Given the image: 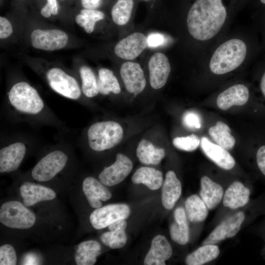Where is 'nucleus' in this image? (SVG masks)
Instances as JSON below:
<instances>
[{
	"instance_id": "nucleus-45",
	"label": "nucleus",
	"mask_w": 265,
	"mask_h": 265,
	"mask_svg": "<svg viewBox=\"0 0 265 265\" xmlns=\"http://www.w3.org/2000/svg\"><path fill=\"white\" fill-rule=\"evenodd\" d=\"M260 89L263 96L265 98V72L263 74L261 79Z\"/></svg>"
},
{
	"instance_id": "nucleus-14",
	"label": "nucleus",
	"mask_w": 265,
	"mask_h": 265,
	"mask_svg": "<svg viewBox=\"0 0 265 265\" xmlns=\"http://www.w3.org/2000/svg\"><path fill=\"white\" fill-rule=\"evenodd\" d=\"M245 217L244 212H240L222 221L206 238L203 245L214 244L227 238L234 237L240 230Z\"/></svg>"
},
{
	"instance_id": "nucleus-7",
	"label": "nucleus",
	"mask_w": 265,
	"mask_h": 265,
	"mask_svg": "<svg viewBox=\"0 0 265 265\" xmlns=\"http://www.w3.org/2000/svg\"><path fill=\"white\" fill-rule=\"evenodd\" d=\"M46 78L50 87L61 95L72 100L79 99L81 91L76 80L59 68L48 71Z\"/></svg>"
},
{
	"instance_id": "nucleus-35",
	"label": "nucleus",
	"mask_w": 265,
	"mask_h": 265,
	"mask_svg": "<svg viewBox=\"0 0 265 265\" xmlns=\"http://www.w3.org/2000/svg\"><path fill=\"white\" fill-rule=\"evenodd\" d=\"M125 230L119 229L104 233L101 236V240L111 248H122L126 244L127 240Z\"/></svg>"
},
{
	"instance_id": "nucleus-4",
	"label": "nucleus",
	"mask_w": 265,
	"mask_h": 265,
	"mask_svg": "<svg viewBox=\"0 0 265 265\" xmlns=\"http://www.w3.org/2000/svg\"><path fill=\"white\" fill-rule=\"evenodd\" d=\"M8 97L11 105L23 113L37 114L44 107V102L37 90L26 82L21 81L13 85Z\"/></svg>"
},
{
	"instance_id": "nucleus-15",
	"label": "nucleus",
	"mask_w": 265,
	"mask_h": 265,
	"mask_svg": "<svg viewBox=\"0 0 265 265\" xmlns=\"http://www.w3.org/2000/svg\"><path fill=\"white\" fill-rule=\"evenodd\" d=\"M26 153V147L21 142L11 143L0 149V172H11L20 166Z\"/></svg>"
},
{
	"instance_id": "nucleus-6",
	"label": "nucleus",
	"mask_w": 265,
	"mask_h": 265,
	"mask_svg": "<svg viewBox=\"0 0 265 265\" xmlns=\"http://www.w3.org/2000/svg\"><path fill=\"white\" fill-rule=\"evenodd\" d=\"M68 156L60 150L51 152L42 158L32 169V178L39 182L52 179L65 166Z\"/></svg>"
},
{
	"instance_id": "nucleus-9",
	"label": "nucleus",
	"mask_w": 265,
	"mask_h": 265,
	"mask_svg": "<svg viewBox=\"0 0 265 265\" xmlns=\"http://www.w3.org/2000/svg\"><path fill=\"white\" fill-rule=\"evenodd\" d=\"M32 46L44 51H56L63 48L68 41V36L64 31L56 29H36L31 34Z\"/></svg>"
},
{
	"instance_id": "nucleus-44",
	"label": "nucleus",
	"mask_w": 265,
	"mask_h": 265,
	"mask_svg": "<svg viewBox=\"0 0 265 265\" xmlns=\"http://www.w3.org/2000/svg\"><path fill=\"white\" fill-rule=\"evenodd\" d=\"M127 227V222L125 219L119 220L108 226L109 231L125 229Z\"/></svg>"
},
{
	"instance_id": "nucleus-3",
	"label": "nucleus",
	"mask_w": 265,
	"mask_h": 265,
	"mask_svg": "<svg viewBox=\"0 0 265 265\" xmlns=\"http://www.w3.org/2000/svg\"><path fill=\"white\" fill-rule=\"evenodd\" d=\"M123 136L122 127L112 121L92 124L88 129L87 138L90 147L96 151L109 149L118 144Z\"/></svg>"
},
{
	"instance_id": "nucleus-34",
	"label": "nucleus",
	"mask_w": 265,
	"mask_h": 265,
	"mask_svg": "<svg viewBox=\"0 0 265 265\" xmlns=\"http://www.w3.org/2000/svg\"><path fill=\"white\" fill-rule=\"evenodd\" d=\"M81 79V90L83 94L88 98L97 96L99 93L97 80L92 70L87 66H82L80 69Z\"/></svg>"
},
{
	"instance_id": "nucleus-40",
	"label": "nucleus",
	"mask_w": 265,
	"mask_h": 265,
	"mask_svg": "<svg viewBox=\"0 0 265 265\" xmlns=\"http://www.w3.org/2000/svg\"><path fill=\"white\" fill-rule=\"evenodd\" d=\"M256 161L259 170L265 177V144H263L257 149Z\"/></svg>"
},
{
	"instance_id": "nucleus-21",
	"label": "nucleus",
	"mask_w": 265,
	"mask_h": 265,
	"mask_svg": "<svg viewBox=\"0 0 265 265\" xmlns=\"http://www.w3.org/2000/svg\"><path fill=\"white\" fill-rule=\"evenodd\" d=\"M182 193V185L175 172L168 171L162 184L161 201L164 207L172 209L179 199Z\"/></svg>"
},
{
	"instance_id": "nucleus-20",
	"label": "nucleus",
	"mask_w": 265,
	"mask_h": 265,
	"mask_svg": "<svg viewBox=\"0 0 265 265\" xmlns=\"http://www.w3.org/2000/svg\"><path fill=\"white\" fill-rule=\"evenodd\" d=\"M82 189L90 206L94 208L101 207V201H105L111 197V193L104 184L92 177L83 180Z\"/></svg>"
},
{
	"instance_id": "nucleus-47",
	"label": "nucleus",
	"mask_w": 265,
	"mask_h": 265,
	"mask_svg": "<svg viewBox=\"0 0 265 265\" xmlns=\"http://www.w3.org/2000/svg\"><path fill=\"white\" fill-rule=\"evenodd\" d=\"M261 2L264 4H265V0H260Z\"/></svg>"
},
{
	"instance_id": "nucleus-10",
	"label": "nucleus",
	"mask_w": 265,
	"mask_h": 265,
	"mask_svg": "<svg viewBox=\"0 0 265 265\" xmlns=\"http://www.w3.org/2000/svg\"><path fill=\"white\" fill-rule=\"evenodd\" d=\"M147 46V37L142 33L135 32L120 40L115 46L114 51L118 57L132 60L137 57Z\"/></svg>"
},
{
	"instance_id": "nucleus-11",
	"label": "nucleus",
	"mask_w": 265,
	"mask_h": 265,
	"mask_svg": "<svg viewBox=\"0 0 265 265\" xmlns=\"http://www.w3.org/2000/svg\"><path fill=\"white\" fill-rule=\"evenodd\" d=\"M132 167V163L129 158L118 153L115 162L105 168L100 173L99 180L106 186H115L127 177L131 172Z\"/></svg>"
},
{
	"instance_id": "nucleus-32",
	"label": "nucleus",
	"mask_w": 265,
	"mask_h": 265,
	"mask_svg": "<svg viewBox=\"0 0 265 265\" xmlns=\"http://www.w3.org/2000/svg\"><path fill=\"white\" fill-rule=\"evenodd\" d=\"M97 80L99 93L108 95L110 92L118 94L121 92V88L117 79L112 71L106 68H101L98 72Z\"/></svg>"
},
{
	"instance_id": "nucleus-23",
	"label": "nucleus",
	"mask_w": 265,
	"mask_h": 265,
	"mask_svg": "<svg viewBox=\"0 0 265 265\" xmlns=\"http://www.w3.org/2000/svg\"><path fill=\"white\" fill-rule=\"evenodd\" d=\"M200 183V197L209 210L215 208L223 198L222 187L206 176L201 178Z\"/></svg>"
},
{
	"instance_id": "nucleus-33",
	"label": "nucleus",
	"mask_w": 265,
	"mask_h": 265,
	"mask_svg": "<svg viewBox=\"0 0 265 265\" xmlns=\"http://www.w3.org/2000/svg\"><path fill=\"white\" fill-rule=\"evenodd\" d=\"M105 17V13L101 10L83 8L77 15L75 20L86 32L91 33L94 31L96 23L103 20Z\"/></svg>"
},
{
	"instance_id": "nucleus-18",
	"label": "nucleus",
	"mask_w": 265,
	"mask_h": 265,
	"mask_svg": "<svg viewBox=\"0 0 265 265\" xmlns=\"http://www.w3.org/2000/svg\"><path fill=\"white\" fill-rule=\"evenodd\" d=\"M200 142L205 154L218 166L225 170H230L234 167L235 160L226 149L211 142L205 137H202Z\"/></svg>"
},
{
	"instance_id": "nucleus-25",
	"label": "nucleus",
	"mask_w": 265,
	"mask_h": 265,
	"mask_svg": "<svg viewBox=\"0 0 265 265\" xmlns=\"http://www.w3.org/2000/svg\"><path fill=\"white\" fill-rule=\"evenodd\" d=\"M101 246L100 243L93 240H87L77 245L75 261L78 265H93L100 254Z\"/></svg>"
},
{
	"instance_id": "nucleus-28",
	"label": "nucleus",
	"mask_w": 265,
	"mask_h": 265,
	"mask_svg": "<svg viewBox=\"0 0 265 265\" xmlns=\"http://www.w3.org/2000/svg\"><path fill=\"white\" fill-rule=\"evenodd\" d=\"M185 205L187 217L190 221L200 222L207 218L209 209L197 195L193 194L188 197Z\"/></svg>"
},
{
	"instance_id": "nucleus-29",
	"label": "nucleus",
	"mask_w": 265,
	"mask_h": 265,
	"mask_svg": "<svg viewBox=\"0 0 265 265\" xmlns=\"http://www.w3.org/2000/svg\"><path fill=\"white\" fill-rule=\"evenodd\" d=\"M220 253L214 244H205L188 255L186 263L188 265H202L216 259Z\"/></svg>"
},
{
	"instance_id": "nucleus-24",
	"label": "nucleus",
	"mask_w": 265,
	"mask_h": 265,
	"mask_svg": "<svg viewBox=\"0 0 265 265\" xmlns=\"http://www.w3.org/2000/svg\"><path fill=\"white\" fill-rule=\"evenodd\" d=\"M174 216L175 221L170 227L171 238L179 244H185L189 240V228L186 211L182 207L178 208Z\"/></svg>"
},
{
	"instance_id": "nucleus-2",
	"label": "nucleus",
	"mask_w": 265,
	"mask_h": 265,
	"mask_svg": "<svg viewBox=\"0 0 265 265\" xmlns=\"http://www.w3.org/2000/svg\"><path fill=\"white\" fill-rule=\"evenodd\" d=\"M246 53V45L242 40L236 38L227 40L214 51L210 60V69L216 75L232 71L243 62Z\"/></svg>"
},
{
	"instance_id": "nucleus-8",
	"label": "nucleus",
	"mask_w": 265,
	"mask_h": 265,
	"mask_svg": "<svg viewBox=\"0 0 265 265\" xmlns=\"http://www.w3.org/2000/svg\"><path fill=\"white\" fill-rule=\"evenodd\" d=\"M130 213V208L126 204H110L94 210L90 214L89 220L95 229H101L116 221L126 219Z\"/></svg>"
},
{
	"instance_id": "nucleus-19",
	"label": "nucleus",
	"mask_w": 265,
	"mask_h": 265,
	"mask_svg": "<svg viewBox=\"0 0 265 265\" xmlns=\"http://www.w3.org/2000/svg\"><path fill=\"white\" fill-rule=\"evenodd\" d=\"M20 189L24 204L26 206H31L42 201L52 200L56 196L55 192L52 189L28 182L24 183Z\"/></svg>"
},
{
	"instance_id": "nucleus-12",
	"label": "nucleus",
	"mask_w": 265,
	"mask_h": 265,
	"mask_svg": "<svg viewBox=\"0 0 265 265\" xmlns=\"http://www.w3.org/2000/svg\"><path fill=\"white\" fill-rule=\"evenodd\" d=\"M120 73L128 92L136 96L144 89L146 80L139 64L126 61L121 65Z\"/></svg>"
},
{
	"instance_id": "nucleus-26",
	"label": "nucleus",
	"mask_w": 265,
	"mask_h": 265,
	"mask_svg": "<svg viewBox=\"0 0 265 265\" xmlns=\"http://www.w3.org/2000/svg\"><path fill=\"white\" fill-rule=\"evenodd\" d=\"M132 181L135 184H144L151 190L159 189L163 183L162 172L148 167L138 168L132 175Z\"/></svg>"
},
{
	"instance_id": "nucleus-48",
	"label": "nucleus",
	"mask_w": 265,
	"mask_h": 265,
	"mask_svg": "<svg viewBox=\"0 0 265 265\" xmlns=\"http://www.w3.org/2000/svg\"></svg>"
},
{
	"instance_id": "nucleus-17",
	"label": "nucleus",
	"mask_w": 265,
	"mask_h": 265,
	"mask_svg": "<svg viewBox=\"0 0 265 265\" xmlns=\"http://www.w3.org/2000/svg\"><path fill=\"white\" fill-rule=\"evenodd\" d=\"M171 246L162 235L156 236L151 242L150 249L144 261L145 265H165L172 255Z\"/></svg>"
},
{
	"instance_id": "nucleus-42",
	"label": "nucleus",
	"mask_w": 265,
	"mask_h": 265,
	"mask_svg": "<svg viewBox=\"0 0 265 265\" xmlns=\"http://www.w3.org/2000/svg\"><path fill=\"white\" fill-rule=\"evenodd\" d=\"M147 44L149 47H157L163 44L164 37L159 33H151L147 37Z\"/></svg>"
},
{
	"instance_id": "nucleus-37",
	"label": "nucleus",
	"mask_w": 265,
	"mask_h": 265,
	"mask_svg": "<svg viewBox=\"0 0 265 265\" xmlns=\"http://www.w3.org/2000/svg\"><path fill=\"white\" fill-rule=\"evenodd\" d=\"M17 264V255L14 247L8 244L0 247V265H15Z\"/></svg>"
},
{
	"instance_id": "nucleus-39",
	"label": "nucleus",
	"mask_w": 265,
	"mask_h": 265,
	"mask_svg": "<svg viewBox=\"0 0 265 265\" xmlns=\"http://www.w3.org/2000/svg\"><path fill=\"white\" fill-rule=\"evenodd\" d=\"M46 0L47 3L41 9V14L45 18H49L51 15H56L58 11L57 0Z\"/></svg>"
},
{
	"instance_id": "nucleus-46",
	"label": "nucleus",
	"mask_w": 265,
	"mask_h": 265,
	"mask_svg": "<svg viewBox=\"0 0 265 265\" xmlns=\"http://www.w3.org/2000/svg\"><path fill=\"white\" fill-rule=\"evenodd\" d=\"M143 1H144V2H148V1H151L152 0H141Z\"/></svg>"
},
{
	"instance_id": "nucleus-5",
	"label": "nucleus",
	"mask_w": 265,
	"mask_h": 265,
	"mask_svg": "<svg viewBox=\"0 0 265 265\" xmlns=\"http://www.w3.org/2000/svg\"><path fill=\"white\" fill-rule=\"evenodd\" d=\"M35 221L34 213L20 202H7L0 207V221L9 228L28 229L34 225Z\"/></svg>"
},
{
	"instance_id": "nucleus-38",
	"label": "nucleus",
	"mask_w": 265,
	"mask_h": 265,
	"mask_svg": "<svg viewBox=\"0 0 265 265\" xmlns=\"http://www.w3.org/2000/svg\"><path fill=\"white\" fill-rule=\"evenodd\" d=\"M182 121L184 125L190 129H199L201 127L199 115L192 111L186 112L183 116Z\"/></svg>"
},
{
	"instance_id": "nucleus-41",
	"label": "nucleus",
	"mask_w": 265,
	"mask_h": 265,
	"mask_svg": "<svg viewBox=\"0 0 265 265\" xmlns=\"http://www.w3.org/2000/svg\"><path fill=\"white\" fill-rule=\"evenodd\" d=\"M13 32L10 22L5 17H0V38L5 39L10 36Z\"/></svg>"
},
{
	"instance_id": "nucleus-43",
	"label": "nucleus",
	"mask_w": 265,
	"mask_h": 265,
	"mask_svg": "<svg viewBox=\"0 0 265 265\" xmlns=\"http://www.w3.org/2000/svg\"><path fill=\"white\" fill-rule=\"evenodd\" d=\"M103 0H81V4L83 8L98 9L103 3Z\"/></svg>"
},
{
	"instance_id": "nucleus-31",
	"label": "nucleus",
	"mask_w": 265,
	"mask_h": 265,
	"mask_svg": "<svg viewBox=\"0 0 265 265\" xmlns=\"http://www.w3.org/2000/svg\"><path fill=\"white\" fill-rule=\"evenodd\" d=\"M135 3V0H116L111 9L114 23L118 26L127 24L132 17Z\"/></svg>"
},
{
	"instance_id": "nucleus-36",
	"label": "nucleus",
	"mask_w": 265,
	"mask_h": 265,
	"mask_svg": "<svg viewBox=\"0 0 265 265\" xmlns=\"http://www.w3.org/2000/svg\"><path fill=\"white\" fill-rule=\"evenodd\" d=\"M200 142V138L194 134L186 136L177 137L173 140V144L175 147L186 151L195 150L199 145Z\"/></svg>"
},
{
	"instance_id": "nucleus-16",
	"label": "nucleus",
	"mask_w": 265,
	"mask_h": 265,
	"mask_svg": "<svg viewBox=\"0 0 265 265\" xmlns=\"http://www.w3.org/2000/svg\"><path fill=\"white\" fill-rule=\"evenodd\" d=\"M249 98L248 88L243 84H238L221 92L217 98L216 105L220 109L226 110L233 106L244 105Z\"/></svg>"
},
{
	"instance_id": "nucleus-27",
	"label": "nucleus",
	"mask_w": 265,
	"mask_h": 265,
	"mask_svg": "<svg viewBox=\"0 0 265 265\" xmlns=\"http://www.w3.org/2000/svg\"><path fill=\"white\" fill-rule=\"evenodd\" d=\"M136 155L142 163L156 165L164 158L165 151L163 148L155 147L149 140L143 139L138 145Z\"/></svg>"
},
{
	"instance_id": "nucleus-1",
	"label": "nucleus",
	"mask_w": 265,
	"mask_h": 265,
	"mask_svg": "<svg viewBox=\"0 0 265 265\" xmlns=\"http://www.w3.org/2000/svg\"><path fill=\"white\" fill-rule=\"evenodd\" d=\"M226 17L222 0H195L187 15L188 31L196 40H208L218 33Z\"/></svg>"
},
{
	"instance_id": "nucleus-30",
	"label": "nucleus",
	"mask_w": 265,
	"mask_h": 265,
	"mask_svg": "<svg viewBox=\"0 0 265 265\" xmlns=\"http://www.w3.org/2000/svg\"><path fill=\"white\" fill-rule=\"evenodd\" d=\"M209 133L217 144L226 149H232L235 144L236 140L231 134L230 127L222 121H218L215 126L210 127Z\"/></svg>"
},
{
	"instance_id": "nucleus-22",
	"label": "nucleus",
	"mask_w": 265,
	"mask_h": 265,
	"mask_svg": "<svg viewBox=\"0 0 265 265\" xmlns=\"http://www.w3.org/2000/svg\"><path fill=\"white\" fill-rule=\"evenodd\" d=\"M250 190L238 181L233 182L223 196V205L231 209L244 207L249 201Z\"/></svg>"
},
{
	"instance_id": "nucleus-13",
	"label": "nucleus",
	"mask_w": 265,
	"mask_h": 265,
	"mask_svg": "<svg viewBox=\"0 0 265 265\" xmlns=\"http://www.w3.org/2000/svg\"><path fill=\"white\" fill-rule=\"evenodd\" d=\"M148 69L151 86L159 89L164 86L171 72L167 57L162 53H154L149 60Z\"/></svg>"
}]
</instances>
